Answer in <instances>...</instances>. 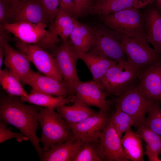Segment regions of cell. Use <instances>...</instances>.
<instances>
[{
  "instance_id": "cell-1",
  "label": "cell",
  "mask_w": 161,
  "mask_h": 161,
  "mask_svg": "<svg viewBox=\"0 0 161 161\" xmlns=\"http://www.w3.org/2000/svg\"><path fill=\"white\" fill-rule=\"evenodd\" d=\"M41 107L33 104H25L18 97L1 95V121L13 126L27 136L41 160L44 151L36 133L39 124L37 115Z\"/></svg>"
},
{
  "instance_id": "cell-2",
  "label": "cell",
  "mask_w": 161,
  "mask_h": 161,
  "mask_svg": "<svg viewBox=\"0 0 161 161\" xmlns=\"http://www.w3.org/2000/svg\"><path fill=\"white\" fill-rule=\"evenodd\" d=\"M37 120L41 130L40 140L44 152L53 145L69 141L74 137L66 122L54 109L41 107Z\"/></svg>"
},
{
  "instance_id": "cell-3",
  "label": "cell",
  "mask_w": 161,
  "mask_h": 161,
  "mask_svg": "<svg viewBox=\"0 0 161 161\" xmlns=\"http://www.w3.org/2000/svg\"><path fill=\"white\" fill-rule=\"evenodd\" d=\"M142 70L127 60L121 61L107 71L99 85L107 96H118L139 78Z\"/></svg>"
},
{
  "instance_id": "cell-4",
  "label": "cell",
  "mask_w": 161,
  "mask_h": 161,
  "mask_svg": "<svg viewBox=\"0 0 161 161\" xmlns=\"http://www.w3.org/2000/svg\"><path fill=\"white\" fill-rule=\"evenodd\" d=\"M101 16L102 22L110 29L128 37L146 38L142 14L138 9L131 7Z\"/></svg>"
},
{
  "instance_id": "cell-5",
  "label": "cell",
  "mask_w": 161,
  "mask_h": 161,
  "mask_svg": "<svg viewBox=\"0 0 161 161\" xmlns=\"http://www.w3.org/2000/svg\"><path fill=\"white\" fill-rule=\"evenodd\" d=\"M95 28V41L88 52L106 58L117 63L127 60L124 52L121 38L122 34L105 25Z\"/></svg>"
},
{
  "instance_id": "cell-6",
  "label": "cell",
  "mask_w": 161,
  "mask_h": 161,
  "mask_svg": "<svg viewBox=\"0 0 161 161\" xmlns=\"http://www.w3.org/2000/svg\"><path fill=\"white\" fill-rule=\"evenodd\" d=\"M121 41L127 61L141 69L161 63V56L150 47L145 37L122 34Z\"/></svg>"
},
{
  "instance_id": "cell-7",
  "label": "cell",
  "mask_w": 161,
  "mask_h": 161,
  "mask_svg": "<svg viewBox=\"0 0 161 161\" xmlns=\"http://www.w3.org/2000/svg\"><path fill=\"white\" fill-rule=\"evenodd\" d=\"M58 47L52 49L54 58L63 82L75 95V88L80 81L77 74L76 64L79 59L70 40L61 41Z\"/></svg>"
},
{
  "instance_id": "cell-8",
  "label": "cell",
  "mask_w": 161,
  "mask_h": 161,
  "mask_svg": "<svg viewBox=\"0 0 161 161\" xmlns=\"http://www.w3.org/2000/svg\"><path fill=\"white\" fill-rule=\"evenodd\" d=\"M154 102L147 97L137 85H132L118 96L115 106L134 119L137 129L143 124L148 108Z\"/></svg>"
},
{
  "instance_id": "cell-9",
  "label": "cell",
  "mask_w": 161,
  "mask_h": 161,
  "mask_svg": "<svg viewBox=\"0 0 161 161\" xmlns=\"http://www.w3.org/2000/svg\"><path fill=\"white\" fill-rule=\"evenodd\" d=\"M15 45L17 49L26 55L39 72L63 81L54 58L46 49L17 39Z\"/></svg>"
},
{
  "instance_id": "cell-10",
  "label": "cell",
  "mask_w": 161,
  "mask_h": 161,
  "mask_svg": "<svg viewBox=\"0 0 161 161\" xmlns=\"http://www.w3.org/2000/svg\"><path fill=\"white\" fill-rule=\"evenodd\" d=\"M10 23L28 22L50 24L49 18L39 0H19L10 5Z\"/></svg>"
},
{
  "instance_id": "cell-11",
  "label": "cell",
  "mask_w": 161,
  "mask_h": 161,
  "mask_svg": "<svg viewBox=\"0 0 161 161\" xmlns=\"http://www.w3.org/2000/svg\"><path fill=\"white\" fill-rule=\"evenodd\" d=\"M75 92L73 104L94 106L106 112L110 109L111 102L106 100V93L93 80L85 82L80 81L75 87Z\"/></svg>"
},
{
  "instance_id": "cell-12",
  "label": "cell",
  "mask_w": 161,
  "mask_h": 161,
  "mask_svg": "<svg viewBox=\"0 0 161 161\" xmlns=\"http://www.w3.org/2000/svg\"><path fill=\"white\" fill-rule=\"evenodd\" d=\"M119 137L110 118L100 135L98 147L102 161H128Z\"/></svg>"
},
{
  "instance_id": "cell-13",
  "label": "cell",
  "mask_w": 161,
  "mask_h": 161,
  "mask_svg": "<svg viewBox=\"0 0 161 161\" xmlns=\"http://www.w3.org/2000/svg\"><path fill=\"white\" fill-rule=\"evenodd\" d=\"M107 112L100 110L96 114L69 126L74 137L83 142H98L109 119L110 116Z\"/></svg>"
},
{
  "instance_id": "cell-14",
  "label": "cell",
  "mask_w": 161,
  "mask_h": 161,
  "mask_svg": "<svg viewBox=\"0 0 161 161\" xmlns=\"http://www.w3.org/2000/svg\"><path fill=\"white\" fill-rule=\"evenodd\" d=\"M26 85L30 86L32 90L52 96L66 98L74 96L63 81L33 70L27 80Z\"/></svg>"
},
{
  "instance_id": "cell-15",
  "label": "cell",
  "mask_w": 161,
  "mask_h": 161,
  "mask_svg": "<svg viewBox=\"0 0 161 161\" xmlns=\"http://www.w3.org/2000/svg\"><path fill=\"white\" fill-rule=\"evenodd\" d=\"M4 64L9 71L23 85L25 83L33 70L31 62L24 53L12 47L8 43L4 47Z\"/></svg>"
},
{
  "instance_id": "cell-16",
  "label": "cell",
  "mask_w": 161,
  "mask_h": 161,
  "mask_svg": "<svg viewBox=\"0 0 161 161\" xmlns=\"http://www.w3.org/2000/svg\"><path fill=\"white\" fill-rule=\"evenodd\" d=\"M137 85L148 99L161 103V63L142 70Z\"/></svg>"
},
{
  "instance_id": "cell-17",
  "label": "cell",
  "mask_w": 161,
  "mask_h": 161,
  "mask_svg": "<svg viewBox=\"0 0 161 161\" xmlns=\"http://www.w3.org/2000/svg\"><path fill=\"white\" fill-rule=\"evenodd\" d=\"M11 34L24 43L35 44L45 35L48 26L44 23L21 22L2 24Z\"/></svg>"
},
{
  "instance_id": "cell-18",
  "label": "cell",
  "mask_w": 161,
  "mask_h": 161,
  "mask_svg": "<svg viewBox=\"0 0 161 161\" xmlns=\"http://www.w3.org/2000/svg\"><path fill=\"white\" fill-rule=\"evenodd\" d=\"M156 6L142 14L147 41L161 56V11Z\"/></svg>"
},
{
  "instance_id": "cell-19",
  "label": "cell",
  "mask_w": 161,
  "mask_h": 161,
  "mask_svg": "<svg viewBox=\"0 0 161 161\" xmlns=\"http://www.w3.org/2000/svg\"><path fill=\"white\" fill-rule=\"evenodd\" d=\"M73 47L78 59L82 60L88 67L92 75L93 80L99 85L107 71L118 63L93 53L81 52L73 46Z\"/></svg>"
},
{
  "instance_id": "cell-20",
  "label": "cell",
  "mask_w": 161,
  "mask_h": 161,
  "mask_svg": "<svg viewBox=\"0 0 161 161\" xmlns=\"http://www.w3.org/2000/svg\"><path fill=\"white\" fill-rule=\"evenodd\" d=\"M83 142L74 137L70 140L57 143L44 151L42 161H73Z\"/></svg>"
},
{
  "instance_id": "cell-21",
  "label": "cell",
  "mask_w": 161,
  "mask_h": 161,
  "mask_svg": "<svg viewBox=\"0 0 161 161\" xmlns=\"http://www.w3.org/2000/svg\"><path fill=\"white\" fill-rule=\"evenodd\" d=\"M70 38L71 44L75 48L81 52H87L95 43V28L82 24L75 18Z\"/></svg>"
},
{
  "instance_id": "cell-22",
  "label": "cell",
  "mask_w": 161,
  "mask_h": 161,
  "mask_svg": "<svg viewBox=\"0 0 161 161\" xmlns=\"http://www.w3.org/2000/svg\"><path fill=\"white\" fill-rule=\"evenodd\" d=\"M75 97L74 95L66 98L31 90L27 96L20 99L23 102H27L44 108L55 109L57 107L72 102Z\"/></svg>"
},
{
  "instance_id": "cell-23",
  "label": "cell",
  "mask_w": 161,
  "mask_h": 161,
  "mask_svg": "<svg viewBox=\"0 0 161 161\" xmlns=\"http://www.w3.org/2000/svg\"><path fill=\"white\" fill-rule=\"evenodd\" d=\"M55 109L62 116L69 126L80 122L98 112L89 106L77 104L70 106L64 104Z\"/></svg>"
},
{
  "instance_id": "cell-24",
  "label": "cell",
  "mask_w": 161,
  "mask_h": 161,
  "mask_svg": "<svg viewBox=\"0 0 161 161\" xmlns=\"http://www.w3.org/2000/svg\"><path fill=\"white\" fill-rule=\"evenodd\" d=\"M142 140L138 133L134 132L131 128L126 130L121 138L123 149L129 160L144 161Z\"/></svg>"
},
{
  "instance_id": "cell-25",
  "label": "cell",
  "mask_w": 161,
  "mask_h": 161,
  "mask_svg": "<svg viewBox=\"0 0 161 161\" xmlns=\"http://www.w3.org/2000/svg\"><path fill=\"white\" fill-rule=\"evenodd\" d=\"M75 18L62 8L59 7L53 22L49 29L53 34L58 36L61 41L68 40L72 32Z\"/></svg>"
},
{
  "instance_id": "cell-26",
  "label": "cell",
  "mask_w": 161,
  "mask_h": 161,
  "mask_svg": "<svg viewBox=\"0 0 161 161\" xmlns=\"http://www.w3.org/2000/svg\"><path fill=\"white\" fill-rule=\"evenodd\" d=\"M146 145L144 154L149 161H161V137L151 129L141 125L137 131Z\"/></svg>"
},
{
  "instance_id": "cell-27",
  "label": "cell",
  "mask_w": 161,
  "mask_h": 161,
  "mask_svg": "<svg viewBox=\"0 0 161 161\" xmlns=\"http://www.w3.org/2000/svg\"><path fill=\"white\" fill-rule=\"evenodd\" d=\"M0 83L2 89L9 96L21 97L28 94L21 82L6 67L0 70Z\"/></svg>"
},
{
  "instance_id": "cell-28",
  "label": "cell",
  "mask_w": 161,
  "mask_h": 161,
  "mask_svg": "<svg viewBox=\"0 0 161 161\" xmlns=\"http://www.w3.org/2000/svg\"><path fill=\"white\" fill-rule=\"evenodd\" d=\"M134 0H108L95 4L91 12L100 16L106 15L134 7Z\"/></svg>"
},
{
  "instance_id": "cell-29",
  "label": "cell",
  "mask_w": 161,
  "mask_h": 161,
  "mask_svg": "<svg viewBox=\"0 0 161 161\" xmlns=\"http://www.w3.org/2000/svg\"><path fill=\"white\" fill-rule=\"evenodd\" d=\"M110 118L115 129L121 138L123 134L128 129L132 126L136 128L134 119L116 106L114 112L110 116Z\"/></svg>"
},
{
  "instance_id": "cell-30",
  "label": "cell",
  "mask_w": 161,
  "mask_h": 161,
  "mask_svg": "<svg viewBox=\"0 0 161 161\" xmlns=\"http://www.w3.org/2000/svg\"><path fill=\"white\" fill-rule=\"evenodd\" d=\"M73 161H102L98 147V141L83 142Z\"/></svg>"
},
{
  "instance_id": "cell-31",
  "label": "cell",
  "mask_w": 161,
  "mask_h": 161,
  "mask_svg": "<svg viewBox=\"0 0 161 161\" xmlns=\"http://www.w3.org/2000/svg\"><path fill=\"white\" fill-rule=\"evenodd\" d=\"M158 102L153 103L148 108L147 117L142 125L161 137V108Z\"/></svg>"
},
{
  "instance_id": "cell-32",
  "label": "cell",
  "mask_w": 161,
  "mask_h": 161,
  "mask_svg": "<svg viewBox=\"0 0 161 161\" xmlns=\"http://www.w3.org/2000/svg\"><path fill=\"white\" fill-rule=\"evenodd\" d=\"M7 125L1 121L0 122V143H2L12 138H15L18 142L28 141V137L22 132H14L12 131L11 128H7Z\"/></svg>"
},
{
  "instance_id": "cell-33",
  "label": "cell",
  "mask_w": 161,
  "mask_h": 161,
  "mask_svg": "<svg viewBox=\"0 0 161 161\" xmlns=\"http://www.w3.org/2000/svg\"><path fill=\"white\" fill-rule=\"evenodd\" d=\"M47 14L50 24L54 21L60 5L59 0H39Z\"/></svg>"
},
{
  "instance_id": "cell-34",
  "label": "cell",
  "mask_w": 161,
  "mask_h": 161,
  "mask_svg": "<svg viewBox=\"0 0 161 161\" xmlns=\"http://www.w3.org/2000/svg\"><path fill=\"white\" fill-rule=\"evenodd\" d=\"M95 0H73L74 10L73 16L79 17L84 13L92 11Z\"/></svg>"
},
{
  "instance_id": "cell-35",
  "label": "cell",
  "mask_w": 161,
  "mask_h": 161,
  "mask_svg": "<svg viewBox=\"0 0 161 161\" xmlns=\"http://www.w3.org/2000/svg\"><path fill=\"white\" fill-rule=\"evenodd\" d=\"M10 6L2 0H0V24L10 23Z\"/></svg>"
},
{
  "instance_id": "cell-36",
  "label": "cell",
  "mask_w": 161,
  "mask_h": 161,
  "mask_svg": "<svg viewBox=\"0 0 161 161\" xmlns=\"http://www.w3.org/2000/svg\"><path fill=\"white\" fill-rule=\"evenodd\" d=\"M11 33L0 24V47H4L10 39Z\"/></svg>"
},
{
  "instance_id": "cell-37",
  "label": "cell",
  "mask_w": 161,
  "mask_h": 161,
  "mask_svg": "<svg viewBox=\"0 0 161 161\" xmlns=\"http://www.w3.org/2000/svg\"><path fill=\"white\" fill-rule=\"evenodd\" d=\"M59 1L60 7L73 16L74 10L73 0H59Z\"/></svg>"
},
{
  "instance_id": "cell-38",
  "label": "cell",
  "mask_w": 161,
  "mask_h": 161,
  "mask_svg": "<svg viewBox=\"0 0 161 161\" xmlns=\"http://www.w3.org/2000/svg\"><path fill=\"white\" fill-rule=\"evenodd\" d=\"M157 0H134V7L138 9L151 4Z\"/></svg>"
},
{
  "instance_id": "cell-39",
  "label": "cell",
  "mask_w": 161,
  "mask_h": 161,
  "mask_svg": "<svg viewBox=\"0 0 161 161\" xmlns=\"http://www.w3.org/2000/svg\"><path fill=\"white\" fill-rule=\"evenodd\" d=\"M4 47L0 48V70L1 69V67L4 57Z\"/></svg>"
},
{
  "instance_id": "cell-40",
  "label": "cell",
  "mask_w": 161,
  "mask_h": 161,
  "mask_svg": "<svg viewBox=\"0 0 161 161\" xmlns=\"http://www.w3.org/2000/svg\"><path fill=\"white\" fill-rule=\"evenodd\" d=\"M5 2L7 3L10 5L12 4L17 2L19 0H2Z\"/></svg>"
},
{
  "instance_id": "cell-41",
  "label": "cell",
  "mask_w": 161,
  "mask_h": 161,
  "mask_svg": "<svg viewBox=\"0 0 161 161\" xmlns=\"http://www.w3.org/2000/svg\"><path fill=\"white\" fill-rule=\"evenodd\" d=\"M156 5L161 11V0H157L156 1Z\"/></svg>"
},
{
  "instance_id": "cell-42",
  "label": "cell",
  "mask_w": 161,
  "mask_h": 161,
  "mask_svg": "<svg viewBox=\"0 0 161 161\" xmlns=\"http://www.w3.org/2000/svg\"><path fill=\"white\" fill-rule=\"evenodd\" d=\"M107 0H96L95 2V4L105 1Z\"/></svg>"
},
{
  "instance_id": "cell-43",
  "label": "cell",
  "mask_w": 161,
  "mask_h": 161,
  "mask_svg": "<svg viewBox=\"0 0 161 161\" xmlns=\"http://www.w3.org/2000/svg\"></svg>"
},
{
  "instance_id": "cell-44",
  "label": "cell",
  "mask_w": 161,
  "mask_h": 161,
  "mask_svg": "<svg viewBox=\"0 0 161 161\" xmlns=\"http://www.w3.org/2000/svg\"></svg>"
}]
</instances>
